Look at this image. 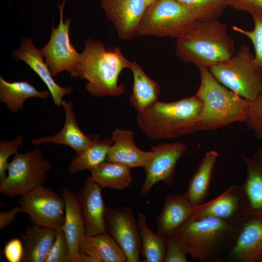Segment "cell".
<instances>
[{"instance_id": "obj_39", "label": "cell", "mask_w": 262, "mask_h": 262, "mask_svg": "<svg viewBox=\"0 0 262 262\" xmlns=\"http://www.w3.org/2000/svg\"><path fill=\"white\" fill-rule=\"evenodd\" d=\"M21 212L22 213V210L19 205L15 207L9 211L0 212V229H2L15 222L16 215Z\"/></svg>"}, {"instance_id": "obj_12", "label": "cell", "mask_w": 262, "mask_h": 262, "mask_svg": "<svg viewBox=\"0 0 262 262\" xmlns=\"http://www.w3.org/2000/svg\"><path fill=\"white\" fill-rule=\"evenodd\" d=\"M106 232L110 235L124 252L127 262H140L141 241L137 221L129 206L106 208Z\"/></svg>"}, {"instance_id": "obj_9", "label": "cell", "mask_w": 262, "mask_h": 262, "mask_svg": "<svg viewBox=\"0 0 262 262\" xmlns=\"http://www.w3.org/2000/svg\"><path fill=\"white\" fill-rule=\"evenodd\" d=\"M22 213L33 224L57 230L63 229L65 203L62 197L50 188L37 187L21 196L18 200Z\"/></svg>"}, {"instance_id": "obj_34", "label": "cell", "mask_w": 262, "mask_h": 262, "mask_svg": "<svg viewBox=\"0 0 262 262\" xmlns=\"http://www.w3.org/2000/svg\"><path fill=\"white\" fill-rule=\"evenodd\" d=\"M45 262H70L68 244L63 229L56 230L55 240Z\"/></svg>"}, {"instance_id": "obj_17", "label": "cell", "mask_w": 262, "mask_h": 262, "mask_svg": "<svg viewBox=\"0 0 262 262\" xmlns=\"http://www.w3.org/2000/svg\"><path fill=\"white\" fill-rule=\"evenodd\" d=\"M62 106L65 112V121L62 130L52 136L35 138L32 140L31 144L39 146L44 143H53L57 145H65L79 153L94 142L99 140L100 135L85 134L78 125L76 115L73 110V103L71 101L63 100Z\"/></svg>"}, {"instance_id": "obj_31", "label": "cell", "mask_w": 262, "mask_h": 262, "mask_svg": "<svg viewBox=\"0 0 262 262\" xmlns=\"http://www.w3.org/2000/svg\"><path fill=\"white\" fill-rule=\"evenodd\" d=\"M193 15L196 21L218 19L227 5L224 0H176Z\"/></svg>"}, {"instance_id": "obj_10", "label": "cell", "mask_w": 262, "mask_h": 262, "mask_svg": "<svg viewBox=\"0 0 262 262\" xmlns=\"http://www.w3.org/2000/svg\"><path fill=\"white\" fill-rule=\"evenodd\" d=\"M66 0L59 2L60 22L56 28H52L48 43L39 49L53 76L66 71L71 77H76V70L81 58L79 53L70 42L69 28L71 20L64 22L63 12Z\"/></svg>"}, {"instance_id": "obj_28", "label": "cell", "mask_w": 262, "mask_h": 262, "mask_svg": "<svg viewBox=\"0 0 262 262\" xmlns=\"http://www.w3.org/2000/svg\"><path fill=\"white\" fill-rule=\"evenodd\" d=\"M131 168L116 162L105 161L90 171L91 179L102 189L122 190L131 183Z\"/></svg>"}, {"instance_id": "obj_24", "label": "cell", "mask_w": 262, "mask_h": 262, "mask_svg": "<svg viewBox=\"0 0 262 262\" xmlns=\"http://www.w3.org/2000/svg\"><path fill=\"white\" fill-rule=\"evenodd\" d=\"M129 68L133 75L130 103L137 113L143 112L158 100L160 85L147 76L136 62H131Z\"/></svg>"}, {"instance_id": "obj_4", "label": "cell", "mask_w": 262, "mask_h": 262, "mask_svg": "<svg viewBox=\"0 0 262 262\" xmlns=\"http://www.w3.org/2000/svg\"><path fill=\"white\" fill-rule=\"evenodd\" d=\"M198 68L200 84L196 94L202 102L199 131H213L236 122H246L250 101L222 85L208 68Z\"/></svg>"}, {"instance_id": "obj_19", "label": "cell", "mask_w": 262, "mask_h": 262, "mask_svg": "<svg viewBox=\"0 0 262 262\" xmlns=\"http://www.w3.org/2000/svg\"><path fill=\"white\" fill-rule=\"evenodd\" d=\"M113 144L106 161L123 164L131 169L145 167L153 155L151 150L144 151L136 145L132 131L117 128L111 137Z\"/></svg>"}, {"instance_id": "obj_3", "label": "cell", "mask_w": 262, "mask_h": 262, "mask_svg": "<svg viewBox=\"0 0 262 262\" xmlns=\"http://www.w3.org/2000/svg\"><path fill=\"white\" fill-rule=\"evenodd\" d=\"M176 39L177 56L198 67L209 68L235 53L233 40L218 19L196 21Z\"/></svg>"}, {"instance_id": "obj_32", "label": "cell", "mask_w": 262, "mask_h": 262, "mask_svg": "<svg viewBox=\"0 0 262 262\" xmlns=\"http://www.w3.org/2000/svg\"><path fill=\"white\" fill-rule=\"evenodd\" d=\"M252 16L254 21V28L252 30H246L236 26H233L232 28L251 41L254 47L256 63L262 72V14Z\"/></svg>"}, {"instance_id": "obj_41", "label": "cell", "mask_w": 262, "mask_h": 262, "mask_svg": "<svg viewBox=\"0 0 262 262\" xmlns=\"http://www.w3.org/2000/svg\"><path fill=\"white\" fill-rule=\"evenodd\" d=\"M259 153L262 155V148H259L257 150Z\"/></svg>"}, {"instance_id": "obj_14", "label": "cell", "mask_w": 262, "mask_h": 262, "mask_svg": "<svg viewBox=\"0 0 262 262\" xmlns=\"http://www.w3.org/2000/svg\"><path fill=\"white\" fill-rule=\"evenodd\" d=\"M100 6L118 37L129 40L138 35L140 23L148 5L144 0H101Z\"/></svg>"}, {"instance_id": "obj_22", "label": "cell", "mask_w": 262, "mask_h": 262, "mask_svg": "<svg viewBox=\"0 0 262 262\" xmlns=\"http://www.w3.org/2000/svg\"><path fill=\"white\" fill-rule=\"evenodd\" d=\"M56 230L38 225H28L22 235L24 255L22 262H45Z\"/></svg>"}, {"instance_id": "obj_7", "label": "cell", "mask_w": 262, "mask_h": 262, "mask_svg": "<svg viewBox=\"0 0 262 262\" xmlns=\"http://www.w3.org/2000/svg\"><path fill=\"white\" fill-rule=\"evenodd\" d=\"M51 168L39 148L18 152L9 163L6 177L0 181V192L10 197L22 196L43 186Z\"/></svg>"}, {"instance_id": "obj_26", "label": "cell", "mask_w": 262, "mask_h": 262, "mask_svg": "<svg viewBox=\"0 0 262 262\" xmlns=\"http://www.w3.org/2000/svg\"><path fill=\"white\" fill-rule=\"evenodd\" d=\"M49 91H38L26 81L9 82L0 76V101L6 104L12 113L24 109V102L28 98H47Z\"/></svg>"}, {"instance_id": "obj_37", "label": "cell", "mask_w": 262, "mask_h": 262, "mask_svg": "<svg viewBox=\"0 0 262 262\" xmlns=\"http://www.w3.org/2000/svg\"><path fill=\"white\" fill-rule=\"evenodd\" d=\"M3 253L8 262H22L24 255V246L21 239L14 238L5 245Z\"/></svg>"}, {"instance_id": "obj_11", "label": "cell", "mask_w": 262, "mask_h": 262, "mask_svg": "<svg viewBox=\"0 0 262 262\" xmlns=\"http://www.w3.org/2000/svg\"><path fill=\"white\" fill-rule=\"evenodd\" d=\"M252 216L242 186L234 184L215 198L195 206L190 219L212 216L236 226H241Z\"/></svg>"}, {"instance_id": "obj_38", "label": "cell", "mask_w": 262, "mask_h": 262, "mask_svg": "<svg viewBox=\"0 0 262 262\" xmlns=\"http://www.w3.org/2000/svg\"><path fill=\"white\" fill-rule=\"evenodd\" d=\"M227 6L248 13L251 16L262 14V0H224Z\"/></svg>"}, {"instance_id": "obj_25", "label": "cell", "mask_w": 262, "mask_h": 262, "mask_svg": "<svg viewBox=\"0 0 262 262\" xmlns=\"http://www.w3.org/2000/svg\"><path fill=\"white\" fill-rule=\"evenodd\" d=\"M79 250L96 258L98 262H127L124 252L107 233L84 235L80 241Z\"/></svg>"}, {"instance_id": "obj_16", "label": "cell", "mask_w": 262, "mask_h": 262, "mask_svg": "<svg viewBox=\"0 0 262 262\" xmlns=\"http://www.w3.org/2000/svg\"><path fill=\"white\" fill-rule=\"evenodd\" d=\"M226 260L262 262V217L251 216L241 226Z\"/></svg>"}, {"instance_id": "obj_1", "label": "cell", "mask_w": 262, "mask_h": 262, "mask_svg": "<svg viewBox=\"0 0 262 262\" xmlns=\"http://www.w3.org/2000/svg\"><path fill=\"white\" fill-rule=\"evenodd\" d=\"M202 109V102L196 94L172 102L157 100L137 113L136 122L151 139H172L199 131Z\"/></svg>"}, {"instance_id": "obj_40", "label": "cell", "mask_w": 262, "mask_h": 262, "mask_svg": "<svg viewBox=\"0 0 262 262\" xmlns=\"http://www.w3.org/2000/svg\"><path fill=\"white\" fill-rule=\"evenodd\" d=\"M146 3L147 4V5L148 6L153 2H154L156 0H144Z\"/></svg>"}, {"instance_id": "obj_15", "label": "cell", "mask_w": 262, "mask_h": 262, "mask_svg": "<svg viewBox=\"0 0 262 262\" xmlns=\"http://www.w3.org/2000/svg\"><path fill=\"white\" fill-rule=\"evenodd\" d=\"M102 188L88 176L76 194L84 220L86 234L106 233L105 215L106 207L102 196Z\"/></svg>"}, {"instance_id": "obj_29", "label": "cell", "mask_w": 262, "mask_h": 262, "mask_svg": "<svg viewBox=\"0 0 262 262\" xmlns=\"http://www.w3.org/2000/svg\"><path fill=\"white\" fill-rule=\"evenodd\" d=\"M137 221L141 241L142 262H164L167 236L154 233L148 227L143 213L138 214Z\"/></svg>"}, {"instance_id": "obj_13", "label": "cell", "mask_w": 262, "mask_h": 262, "mask_svg": "<svg viewBox=\"0 0 262 262\" xmlns=\"http://www.w3.org/2000/svg\"><path fill=\"white\" fill-rule=\"evenodd\" d=\"M183 143H164L153 146V155L144 167L146 178L140 190L141 196L146 195L157 182L162 181L167 186L174 182L176 166L178 161L187 151Z\"/></svg>"}, {"instance_id": "obj_18", "label": "cell", "mask_w": 262, "mask_h": 262, "mask_svg": "<svg viewBox=\"0 0 262 262\" xmlns=\"http://www.w3.org/2000/svg\"><path fill=\"white\" fill-rule=\"evenodd\" d=\"M12 57L16 60L24 61L46 85L54 105L58 108L62 106L63 97L66 94L72 93L73 89L70 87H62L54 81L39 49L34 46L31 40L23 38L19 48L13 52Z\"/></svg>"}, {"instance_id": "obj_35", "label": "cell", "mask_w": 262, "mask_h": 262, "mask_svg": "<svg viewBox=\"0 0 262 262\" xmlns=\"http://www.w3.org/2000/svg\"><path fill=\"white\" fill-rule=\"evenodd\" d=\"M255 138L262 140V91L257 98L250 101L247 119L246 122Z\"/></svg>"}, {"instance_id": "obj_33", "label": "cell", "mask_w": 262, "mask_h": 262, "mask_svg": "<svg viewBox=\"0 0 262 262\" xmlns=\"http://www.w3.org/2000/svg\"><path fill=\"white\" fill-rule=\"evenodd\" d=\"M22 135L18 134L12 140H0V181L6 176V171L9 165L8 160L11 155L18 152L19 148L24 143Z\"/></svg>"}, {"instance_id": "obj_6", "label": "cell", "mask_w": 262, "mask_h": 262, "mask_svg": "<svg viewBox=\"0 0 262 262\" xmlns=\"http://www.w3.org/2000/svg\"><path fill=\"white\" fill-rule=\"evenodd\" d=\"M208 68L222 85L250 101L262 91V72L254 54L246 45L228 60Z\"/></svg>"}, {"instance_id": "obj_2", "label": "cell", "mask_w": 262, "mask_h": 262, "mask_svg": "<svg viewBox=\"0 0 262 262\" xmlns=\"http://www.w3.org/2000/svg\"><path fill=\"white\" fill-rule=\"evenodd\" d=\"M85 48L81 53L76 77L87 81L85 89L93 96L118 97L125 90L124 84H119V76L130 63L120 48L107 49L103 43L98 40L87 39Z\"/></svg>"}, {"instance_id": "obj_30", "label": "cell", "mask_w": 262, "mask_h": 262, "mask_svg": "<svg viewBox=\"0 0 262 262\" xmlns=\"http://www.w3.org/2000/svg\"><path fill=\"white\" fill-rule=\"evenodd\" d=\"M113 144L111 138L98 140L76 154L71 159L68 167L71 174L79 171L89 170L90 171L105 162Z\"/></svg>"}, {"instance_id": "obj_8", "label": "cell", "mask_w": 262, "mask_h": 262, "mask_svg": "<svg viewBox=\"0 0 262 262\" xmlns=\"http://www.w3.org/2000/svg\"><path fill=\"white\" fill-rule=\"evenodd\" d=\"M176 0H156L148 5L140 23L138 35L177 38L196 21Z\"/></svg>"}, {"instance_id": "obj_23", "label": "cell", "mask_w": 262, "mask_h": 262, "mask_svg": "<svg viewBox=\"0 0 262 262\" xmlns=\"http://www.w3.org/2000/svg\"><path fill=\"white\" fill-rule=\"evenodd\" d=\"M242 159L246 169L242 187L252 215L262 217V155L256 151L251 156L242 155Z\"/></svg>"}, {"instance_id": "obj_5", "label": "cell", "mask_w": 262, "mask_h": 262, "mask_svg": "<svg viewBox=\"0 0 262 262\" xmlns=\"http://www.w3.org/2000/svg\"><path fill=\"white\" fill-rule=\"evenodd\" d=\"M241 226L208 216L189 219L173 233L192 258L202 262H214L228 254Z\"/></svg>"}, {"instance_id": "obj_36", "label": "cell", "mask_w": 262, "mask_h": 262, "mask_svg": "<svg viewBox=\"0 0 262 262\" xmlns=\"http://www.w3.org/2000/svg\"><path fill=\"white\" fill-rule=\"evenodd\" d=\"M187 255L183 246L175 235H169L164 262H187Z\"/></svg>"}, {"instance_id": "obj_27", "label": "cell", "mask_w": 262, "mask_h": 262, "mask_svg": "<svg viewBox=\"0 0 262 262\" xmlns=\"http://www.w3.org/2000/svg\"><path fill=\"white\" fill-rule=\"evenodd\" d=\"M218 156V153L215 150L206 152L189 180L184 194L195 207L203 203L208 195L212 172Z\"/></svg>"}, {"instance_id": "obj_20", "label": "cell", "mask_w": 262, "mask_h": 262, "mask_svg": "<svg viewBox=\"0 0 262 262\" xmlns=\"http://www.w3.org/2000/svg\"><path fill=\"white\" fill-rule=\"evenodd\" d=\"M62 196L65 203V217L63 230L68 244L70 262H77L79 244L86 234V229L76 194L64 186Z\"/></svg>"}, {"instance_id": "obj_21", "label": "cell", "mask_w": 262, "mask_h": 262, "mask_svg": "<svg viewBox=\"0 0 262 262\" xmlns=\"http://www.w3.org/2000/svg\"><path fill=\"white\" fill-rule=\"evenodd\" d=\"M195 206L185 194H169L164 199L161 213L156 216V233L168 236L191 217Z\"/></svg>"}]
</instances>
